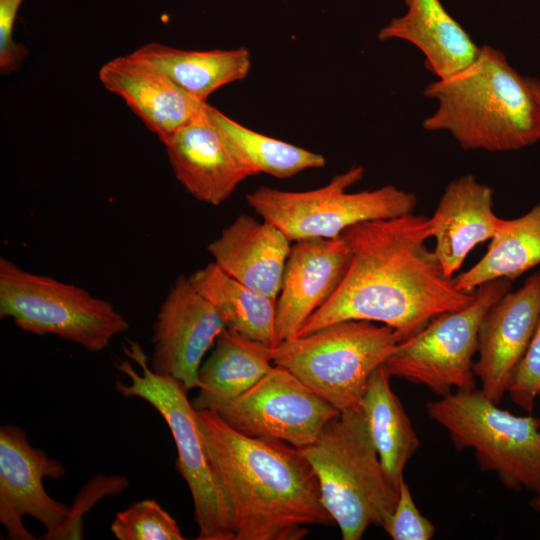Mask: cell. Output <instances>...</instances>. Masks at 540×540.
Listing matches in <instances>:
<instances>
[{
    "label": "cell",
    "instance_id": "1",
    "mask_svg": "<svg viewBox=\"0 0 540 540\" xmlns=\"http://www.w3.org/2000/svg\"><path fill=\"white\" fill-rule=\"evenodd\" d=\"M341 236L351 251L348 270L297 336L340 321L365 320L392 328L402 342L474 299L475 290H460L428 248L432 230L426 215L365 221Z\"/></svg>",
    "mask_w": 540,
    "mask_h": 540
},
{
    "label": "cell",
    "instance_id": "2",
    "mask_svg": "<svg viewBox=\"0 0 540 540\" xmlns=\"http://www.w3.org/2000/svg\"><path fill=\"white\" fill-rule=\"evenodd\" d=\"M197 417L231 511L234 540H301L307 525L334 523L301 449L245 435L214 411H197Z\"/></svg>",
    "mask_w": 540,
    "mask_h": 540
},
{
    "label": "cell",
    "instance_id": "3",
    "mask_svg": "<svg viewBox=\"0 0 540 540\" xmlns=\"http://www.w3.org/2000/svg\"><path fill=\"white\" fill-rule=\"evenodd\" d=\"M437 102L423 120L428 131H447L465 150L512 151L540 140V107L527 76L489 45L460 71L426 86Z\"/></svg>",
    "mask_w": 540,
    "mask_h": 540
},
{
    "label": "cell",
    "instance_id": "4",
    "mask_svg": "<svg viewBox=\"0 0 540 540\" xmlns=\"http://www.w3.org/2000/svg\"><path fill=\"white\" fill-rule=\"evenodd\" d=\"M301 450L343 540H360L371 525L383 527L397 503L399 486L381 465L360 407L341 411Z\"/></svg>",
    "mask_w": 540,
    "mask_h": 540
},
{
    "label": "cell",
    "instance_id": "5",
    "mask_svg": "<svg viewBox=\"0 0 540 540\" xmlns=\"http://www.w3.org/2000/svg\"><path fill=\"white\" fill-rule=\"evenodd\" d=\"M123 350L140 371L127 359H115V368L129 379L128 383L116 381L115 389L124 397L149 403L167 423L177 450V471L193 499L197 539L234 540L231 511L212 470L197 410L187 397L188 390L178 380L152 371L148 356L138 342L128 340Z\"/></svg>",
    "mask_w": 540,
    "mask_h": 540
},
{
    "label": "cell",
    "instance_id": "6",
    "mask_svg": "<svg viewBox=\"0 0 540 540\" xmlns=\"http://www.w3.org/2000/svg\"><path fill=\"white\" fill-rule=\"evenodd\" d=\"M400 341L386 325L345 320L280 342L272 359L341 412L359 407L369 377Z\"/></svg>",
    "mask_w": 540,
    "mask_h": 540
},
{
    "label": "cell",
    "instance_id": "7",
    "mask_svg": "<svg viewBox=\"0 0 540 540\" xmlns=\"http://www.w3.org/2000/svg\"><path fill=\"white\" fill-rule=\"evenodd\" d=\"M458 450L472 448L482 470L497 474L508 489L540 486V419L501 409L479 389L456 390L427 403Z\"/></svg>",
    "mask_w": 540,
    "mask_h": 540
},
{
    "label": "cell",
    "instance_id": "8",
    "mask_svg": "<svg viewBox=\"0 0 540 540\" xmlns=\"http://www.w3.org/2000/svg\"><path fill=\"white\" fill-rule=\"evenodd\" d=\"M0 318L21 330L55 335L98 353L127 331L126 318L109 302L85 289L27 271L0 258Z\"/></svg>",
    "mask_w": 540,
    "mask_h": 540
},
{
    "label": "cell",
    "instance_id": "9",
    "mask_svg": "<svg viewBox=\"0 0 540 540\" xmlns=\"http://www.w3.org/2000/svg\"><path fill=\"white\" fill-rule=\"evenodd\" d=\"M363 175L364 167L354 165L320 188L285 191L261 186L247 194L246 201L262 219L275 225L293 242L336 238L358 223L414 212L416 195L394 185L348 192Z\"/></svg>",
    "mask_w": 540,
    "mask_h": 540
},
{
    "label": "cell",
    "instance_id": "10",
    "mask_svg": "<svg viewBox=\"0 0 540 540\" xmlns=\"http://www.w3.org/2000/svg\"><path fill=\"white\" fill-rule=\"evenodd\" d=\"M512 282L496 279L479 286L467 306L439 315L417 335L399 342L384 363L391 377L424 385L439 397L454 388L475 389L473 357L481 322L512 289Z\"/></svg>",
    "mask_w": 540,
    "mask_h": 540
},
{
    "label": "cell",
    "instance_id": "11",
    "mask_svg": "<svg viewBox=\"0 0 540 540\" xmlns=\"http://www.w3.org/2000/svg\"><path fill=\"white\" fill-rule=\"evenodd\" d=\"M214 412L245 435L283 441L299 449L314 443L326 424L340 413L278 365Z\"/></svg>",
    "mask_w": 540,
    "mask_h": 540
},
{
    "label": "cell",
    "instance_id": "12",
    "mask_svg": "<svg viewBox=\"0 0 540 540\" xmlns=\"http://www.w3.org/2000/svg\"><path fill=\"white\" fill-rule=\"evenodd\" d=\"M63 464L35 448L19 426L0 428V522L12 540H35L24 526L30 516L46 529L42 539L49 540L66 520L70 506L57 501L45 490V477L60 479Z\"/></svg>",
    "mask_w": 540,
    "mask_h": 540
},
{
    "label": "cell",
    "instance_id": "13",
    "mask_svg": "<svg viewBox=\"0 0 540 540\" xmlns=\"http://www.w3.org/2000/svg\"><path fill=\"white\" fill-rule=\"evenodd\" d=\"M226 329L219 314L192 285L179 276L157 313L149 366L178 380L188 391L199 387L198 372L208 350Z\"/></svg>",
    "mask_w": 540,
    "mask_h": 540
},
{
    "label": "cell",
    "instance_id": "14",
    "mask_svg": "<svg viewBox=\"0 0 540 540\" xmlns=\"http://www.w3.org/2000/svg\"><path fill=\"white\" fill-rule=\"evenodd\" d=\"M540 317V271L508 291L485 314L473 371L483 394L499 404L524 357Z\"/></svg>",
    "mask_w": 540,
    "mask_h": 540
},
{
    "label": "cell",
    "instance_id": "15",
    "mask_svg": "<svg viewBox=\"0 0 540 540\" xmlns=\"http://www.w3.org/2000/svg\"><path fill=\"white\" fill-rule=\"evenodd\" d=\"M351 251L340 235L294 241L276 300L277 344L293 338L341 284Z\"/></svg>",
    "mask_w": 540,
    "mask_h": 540
},
{
    "label": "cell",
    "instance_id": "16",
    "mask_svg": "<svg viewBox=\"0 0 540 540\" xmlns=\"http://www.w3.org/2000/svg\"><path fill=\"white\" fill-rule=\"evenodd\" d=\"M170 166L195 199L218 206L238 185L257 175L223 133L205 116L177 131L164 143Z\"/></svg>",
    "mask_w": 540,
    "mask_h": 540
},
{
    "label": "cell",
    "instance_id": "17",
    "mask_svg": "<svg viewBox=\"0 0 540 540\" xmlns=\"http://www.w3.org/2000/svg\"><path fill=\"white\" fill-rule=\"evenodd\" d=\"M99 80L121 97L162 143L205 116L207 102L192 97L156 66L131 53L104 63Z\"/></svg>",
    "mask_w": 540,
    "mask_h": 540
},
{
    "label": "cell",
    "instance_id": "18",
    "mask_svg": "<svg viewBox=\"0 0 540 540\" xmlns=\"http://www.w3.org/2000/svg\"><path fill=\"white\" fill-rule=\"evenodd\" d=\"M494 190L473 174H464L446 186L430 217L433 249L444 272L454 277L469 253L490 240L502 218L493 210Z\"/></svg>",
    "mask_w": 540,
    "mask_h": 540
},
{
    "label": "cell",
    "instance_id": "19",
    "mask_svg": "<svg viewBox=\"0 0 540 540\" xmlns=\"http://www.w3.org/2000/svg\"><path fill=\"white\" fill-rule=\"evenodd\" d=\"M291 242L275 225L242 213L207 250L227 275L277 300Z\"/></svg>",
    "mask_w": 540,
    "mask_h": 540
},
{
    "label": "cell",
    "instance_id": "20",
    "mask_svg": "<svg viewBox=\"0 0 540 540\" xmlns=\"http://www.w3.org/2000/svg\"><path fill=\"white\" fill-rule=\"evenodd\" d=\"M407 11L378 32V39H400L425 56L426 68L438 79L446 78L477 57L480 47L448 13L440 0H405Z\"/></svg>",
    "mask_w": 540,
    "mask_h": 540
},
{
    "label": "cell",
    "instance_id": "21",
    "mask_svg": "<svg viewBox=\"0 0 540 540\" xmlns=\"http://www.w3.org/2000/svg\"><path fill=\"white\" fill-rule=\"evenodd\" d=\"M271 347L225 329L199 372L197 411H215L256 384L273 366Z\"/></svg>",
    "mask_w": 540,
    "mask_h": 540
},
{
    "label": "cell",
    "instance_id": "22",
    "mask_svg": "<svg viewBox=\"0 0 540 540\" xmlns=\"http://www.w3.org/2000/svg\"><path fill=\"white\" fill-rule=\"evenodd\" d=\"M131 54L156 66L178 87L202 102L220 87L245 79L251 67V56L245 47L198 51L151 42Z\"/></svg>",
    "mask_w": 540,
    "mask_h": 540
},
{
    "label": "cell",
    "instance_id": "23",
    "mask_svg": "<svg viewBox=\"0 0 540 540\" xmlns=\"http://www.w3.org/2000/svg\"><path fill=\"white\" fill-rule=\"evenodd\" d=\"M384 364L369 377L359 407L382 467L397 486L403 471L420 446L410 418L390 385Z\"/></svg>",
    "mask_w": 540,
    "mask_h": 540
},
{
    "label": "cell",
    "instance_id": "24",
    "mask_svg": "<svg viewBox=\"0 0 540 540\" xmlns=\"http://www.w3.org/2000/svg\"><path fill=\"white\" fill-rule=\"evenodd\" d=\"M188 278L215 308L226 329L271 348L277 345L276 300L227 275L214 262Z\"/></svg>",
    "mask_w": 540,
    "mask_h": 540
},
{
    "label": "cell",
    "instance_id": "25",
    "mask_svg": "<svg viewBox=\"0 0 540 540\" xmlns=\"http://www.w3.org/2000/svg\"><path fill=\"white\" fill-rule=\"evenodd\" d=\"M538 265L540 202L517 218L503 219L483 257L454 279L460 290L473 292L496 279L514 281Z\"/></svg>",
    "mask_w": 540,
    "mask_h": 540
},
{
    "label": "cell",
    "instance_id": "26",
    "mask_svg": "<svg viewBox=\"0 0 540 540\" xmlns=\"http://www.w3.org/2000/svg\"><path fill=\"white\" fill-rule=\"evenodd\" d=\"M206 116L258 174L288 178L326 164L321 154L251 130L209 104Z\"/></svg>",
    "mask_w": 540,
    "mask_h": 540
},
{
    "label": "cell",
    "instance_id": "27",
    "mask_svg": "<svg viewBox=\"0 0 540 540\" xmlns=\"http://www.w3.org/2000/svg\"><path fill=\"white\" fill-rule=\"evenodd\" d=\"M118 540H183L176 520L154 499L131 504L111 524Z\"/></svg>",
    "mask_w": 540,
    "mask_h": 540
},
{
    "label": "cell",
    "instance_id": "28",
    "mask_svg": "<svg viewBox=\"0 0 540 540\" xmlns=\"http://www.w3.org/2000/svg\"><path fill=\"white\" fill-rule=\"evenodd\" d=\"M128 485V479L122 475H97L90 479L75 497L66 520L49 540L82 539L84 515L101 499L121 493Z\"/></svg>",
    "mask_w": 540,
    "mask_h": 540
},
{
    "label": "cell",
    "instance_id": "29",
    "mask_svg": "<svg viewBox=\"0 0 540 540\" xmlns=\"http://www.w3.org/2000/svg\"><path fill=\"white\" fill-rule=\"evenodd\" d=\"M382 528L393 540H430L435 534V526L421 514L404 478L395 508Z\"/></svg>",
    "mask_w": 540,
    "mask_h": 540
},
{
    "label": "cell",
    "instance_id": "30",
    "mask_svg": "<svg viewBox=\"0 0 540 540\" xmlns=\"http://www.w3.org/2000/svg\"><path fill=\"white\" fill-rule=\"evenodd\" d=\"M513 403L531 413L540 395V317L528 349L514 372L509 385Z\"/></svg>",
    "mask_w": 540,
    "mask_h": 540
},
{
    "label": "cell",
    "instance_id": "31",
    "mask_svg": "<svg viewBox=\"0 0 540 540\" xmlns=\"http://www.w3.org/2000/svg\"><path fill=\"white\" fill-rule=\"evenodd\" d=\"M23 0H0V70L3 75L17 70L28 55L25 46L13 39L17 12Z\"/></svg>",
    "mask_w": 540,
    "mask_h": 540
},
{
    "label": "cell",
    "instance_id": "32",
    "mask_svg": "<svg viewBox=\"0 0 540 540\" xmlns=\"http://www.w3.org/2000/svg\"><path fill=\"white\" fill-rule=\"evenodd\" d=\"M527 80L529 83V86L533 92V95L540 107V79H537L535 77L527 76Z\"/></svg>",
    "mask_w": 540,
    "mask_h": 540
},
{
    "label": "cell",
    "instance_id": "33",
    "mask_svg": "<svg viewBox=\"0 0 540 540\" xmlns=\"http://www.w3.org/2000/svg\"><path fill=\"white\" fill-rule=\"evenodd\" d=\"M530 506L537 512L540 513V486L535 491V496L530 501Z\"/></svg>",
    "mask_w": 540,
    "mask_h": 540
},
{
    "label": "cell",
    "instance_id": "34",
    "mask_svg": "<svg viewBox=\"0 0 540 540\" xmlns=\"http://www.w3.org/2000/svg\"><path fill=\"white\" fill-rule=\"evenodd\" d=\"M539 398H540V395H539Z\"/></svg>",
    "mask_w": 540,
    "mask_h": 540
}]
</instances>
